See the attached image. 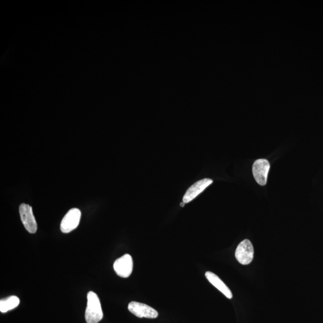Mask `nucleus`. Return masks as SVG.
I'll use <instances>...</instances> for the list:
<instances>
[{"mask_svg": "<svg viewBox=\"0 0 323 323\" xmlns=\"http://www.w3.org/2000/svg\"><path fill=\"white\" fill-rule=\"evenodd\" d=\"M88 302L85 311V320L87 323H98L103 318L100 300L97 294L89 292L87 295Z\"/></svg>", "mask_w": 323, "mask_h": 323, "instance_id": "obj_1", "label": "nucleus"}, {"mask_svg": "<svg viewBox=\"0 0 323 323\" xmlns=\"http://www.w3.org/2000/svg\"><path fill=\"white\" fill-rule=\"evenodd\" d=\"M19 213L20 219L26 230L30 234H35L37 231V225L31 206L22 203L19 206Z\"/></svg>", "mask_w": 323, "mask_h": 323, "instance_id": "obj_3", "label": "nucleus"}, {"mask_svg": "<svg viewBox=\"0 0 323 323\" xmlns=\"http://www.w3.org/2000/svg\"><path fill=\"white\" fill-rule=\"evenodd\" d=\"M20 300L17 296H11L7 298L1 299L0 301V311L5 313L18 306Z\"/></svg>", "mask_w": 323, "mask_h": 323, "instance_id": "obj_10", "label": "nucleus"}, {"mask_svg": "<svg viewBox=\"0 0 323 323\" xmlns=\"http://www.w3.org/2000/svg\"><path fill=\"white\" fill-rule=\"evenodd\" d=\"M269 169L270 164L266 159H258L253 164L252 168L253 176L258 185H266Z\"/></svg>", "mask_w": 323, "mask_h": 323, "instance_id": "obj_4", "label": "nucleus"}, {"mask_svg": "<svg viewBox=\"0 0 323 323\" xmlns=\"http://www.w3.org/2000/svg\"><path fill=\"white\" fill-rule=\"evenodd\" d=\"M235 258L238 262L247 265L252 262L254 258V248L249 240H244L238 246L235 252Z\"/></svg>", "mask_w": 323, "mask_h": 323, "instance_id": "obj_2", "label": "nucleus"}, {"mask_svg": "<svg viewBox=\"0 0 323 323\" xmlns=\"http://www.w3.org/2000/svg\"><path fill=\"white\" fill-rule=\"evenodd\" d=\"M128 310L139 318L156 319L158 317V311L146 304L137 302H130Z\"/></svg>", "mask_w": 323, "mask_h": 323, "instance_id": "obj_6", "label": "nucleus"}, {"mask_svg": "<svg viewBox=\"0 0 323 323\" xmlns=\"http://www.w3.org/2000/svg\"><path fill=\"white\" fill-rule=\"evenodd\" d=\"M185 205V203L184 202H183V203H181V204H180V205H181L182 206H183Z\"/></svg>", "mask_w": 323, "mask_h": 323, "instance_id": "obj_11", "label": "nucleus"}, {"mask_svg": "<svg viewBox=\"0 0 323 323\" xmlns=\"http://www.w3.org/2000/svg\"><path fill=\"white\" fill-rule=\"evenodd\" d=\"M213 183V180L209 179H204L197 181L191 186L186 191L183 196V202L187 203L195 198L200 194H201L205 189Z\"/></svg>", "mask_w": 323, "mask_h": 323, "instance_id": "obj_8", "label": "nucleus"}, {"mask_svg": "<svg viewBox=\"0 0 323 323\" xmlns=\"http://www.w3.org/2000/svg\"><path fill=\"white\" fill-rule=\"evenodd\" d=\"M113 268L117 275L121 277H129L133 270V260L131 256L126 254L118 258L113 264Z\"/></svg>", "mask_w": 323, "mask_h": 323, "instance_id": "obj_7", "label": "nucleus"}, {"mask_svg": "<svg viewBox=\"0 0 323 323\" xmlns=\"http://www.w3.org/2000/svg\"><path fill=\"white\" fill-rule=\"evenodd\" d=\"M205 276L209 283L219 290L221 293H222L227 298L229 299L232 298L233 295L231 290L224 283V282L219 276L215 275V273L209 271L205 273Z\"/></svg>", "mask_w": 323, "mask_h": 323, "instance_id": "obj_9", "label": "nucleus"}, {"mask_svg": "<svg viewBox=\"0 0 323 323\" xmlns=\"http://www.w3.org/2000/svg\"><path fill=\"white\" fill-rule=\"evenodd\" d=\"M81 218V211L77 208H72L63 218L61 223V231L65 234L71 232L77 228Z\"/></svg>", "mask_w": 323, "mask_h": 323, "instance_id": "obj_5", "label": "nucleus"}]
</instances>
